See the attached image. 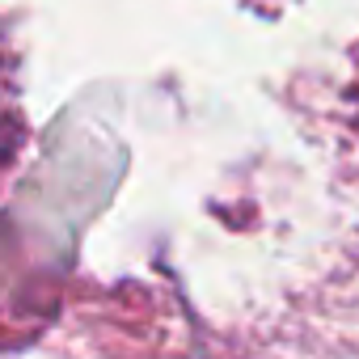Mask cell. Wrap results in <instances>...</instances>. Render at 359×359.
Wrapping results in <instances>:
<instances>
[]
</instances>
